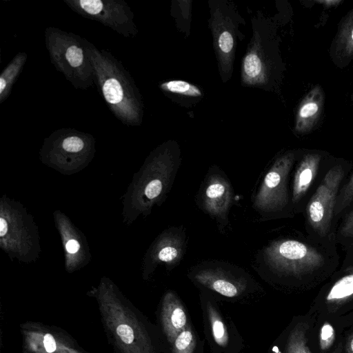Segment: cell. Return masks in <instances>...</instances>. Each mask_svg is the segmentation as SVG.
Wrapping results in <instances>:
<instances>
[{
    "label": "cell",
    "instance_id": "6da1fadb",
    "mask_svg": "<svg viewBox=\"0 0 353 353\" xmlns=\"http://www.w3.org/2000/svg\"><path fill=\"white\" fill-rule=\"evenodd\" d=\"M337 245L335 239L321 241L300 233L272 243L265 256L283 288L304 292L325 283L338 270Z\"/></svg>",
    "mask_w": 353,
    "mask_h": 353
},
{
    "label": "cell",
    "instance_id": "7a4b0ae2",
    "mask_svg": "<svg viewBox=\"0 0 353 353\" xmlns=\"http://www.w3.org/2000/svg\"><path fill=\"white\" fill-rule=\"evenodd\" d=\"M95 83L114 115L123 123L138 125L142 121L143 103L132 79L121 63L106 51L85 40Z\"/></svg>",
    "mask_w": 353,
    "mask_h": 353
},
{
    "label": "cell",
    "instance_id": "3957f363",
    "mask_svg": "<svg viewBox=\"0 0 353 353\" xmlns=\"http://www.w3.org/2000/svg\"><path fill=\"white\" fill-rule=\"evenodd\" d=\"M352 166V162L341 159L330 163L303 212L307 235L321 241L336 240V199Z\"/></svg>",
    "mask_w": 353,
    "mask_h": 353
},
{
    "label": "cell",
    "instance_id": "277c9868",
    "mask_svg": "<svg viewBox=\"0 0 353 353\" xmlns=\"http://www.w3.org/2000/svg\"><path fill=\"white\" fill-rule=\"evenodd\" d=\"M252 36L241 63V84L272 90L279 75L273 27L261 12L252 17Z\"/></svg>",
    "mask_w": 353,
    "mask_h": 353
},
{
    "label": "cell",
    "instance_id": "5b68a950",
    "mask_svg": "<svg viewBox=\"0 0 353 353\" xmlns=\"http://www.w3.org/2000/svg\"><path fill=\"white\" fill-rule=\"evenodd\" d=\"M45 37L52 63L76 88L87 89L95 83L85 39L52 27L46 30Z\"/></svg>",
    "mask_w": 353,
    "mask_h": 353
},
{
    "label": "cell",
    "instance_id": "8992f818",
    "mask_svg": "<svg viewBox=\"0 0 353 353\" xmlns=\"http://www.w3.org/2000/svg\"><path fill=\"white\" fill-rule=\"evenodd\" d=\"M212 32L219 75L223 83L232 77L238 39H242L240 26L245 21L235 6L225 0L209 1Z\"/></svg>",
    "mask_w": 353,
    "mask_h": 353
},
{
    "label": "cell",
    "instance_id": "52a82bcc",
    "mask_svg": "<svg viewBox=\"0 0 353 353\" xmlns=\"http://www.w3.org/2000/svg\"><path fill=\"white\" fill-rule=\"evenodd\" d=\"M199 300L203 332L211 353H241L245 347V341L218 299L201 291Z\"/></svg>",
    "mask_w": 353,
    "mask_h": 353
},
{
    "label": "cell",
    "instance_id": "ba28073f",
    "mask_svg": "<svg viewBox=\"0 0 353 353\" xmlns=\"http://www.w3.org/2000/svg\"><path fill=\"white\" fill-rule=\"evenodd\" d=\"M301 152L288 150L278 157L266 174L256 195V206L267 212H287L293 216L288 178Z\"/></svg>",
    "mask_w": 353,
    "mask_h": 353
},
{
    "label": "cell",
    "instance_id": "9c48e42d",
    "mask_svg": "<svg viewBox=\"0 0 353 353\" xmlns=\"http://www.w3.org/2000/svg\"><path fill=\"white\" fill-rule=\"evenodd\" d=\"M192 279L201 291L232 303L251 304L262 296V290L246 277L220 270H200Z\"/></svg>",
    "mask_w": 353,
    "mask_h": 353
},
{
    "label": "cell",
    "instance_id": "30bf717a",
    "mask_svg": "<svg viewBox=\"0 0 353 353\" xmlns=\"http://www.w3.org/2000/svg\"><path fill=\"white\" fill-rule=\"evenodd\" d=\"M353 310V266L341 265L323 283L307 314L341 316Z\"/></svg>",
    "mask_w": 353,
    "mask_h": 353
},
{
    "label": "cell",
    "instance_id": "8fae6325",
    "mask_svg": "<svg viewBox=\"0 0 353 353\" xmlns=\"http://www.w3.org/2000/svg\"><path fill=\"white\" fill-rule=\"evenodd\" d=\"M331 162L330 158L320 151L301 153L295 163L291 185L293 214L304 212Z\"/></svg>",
    "mask_w": 353,
    "mask_h": 353
},
{
    "label": "cell",
    "instance_id": "7c38bea8",
    "mask_svg": "<svg viewBox=\"0 0 353 353\" xmlns=\"http://www.w3.org/2000/svg\"><path fill=\"white\" fill-rule=\"evenodd\" d=\"M65 2L83 17L97 21L125 37L137 32L132 12L124 1L68 0Z\"/></svg>",
    "mask_w": 353,
    "mask_h": 353
},
{
    "label": "cell",
    "instance_id": "4fadbf2b",
    "mask_svg": "<svg viewBox=\"0 0 353 353\" xmlns=\"http://www.w3.org/2000/svg\"><path fill=\"white\" fill-rule=\"evenodd\" d=\"M309 316L308 345L312 353H343L342 316Z\"/></svg>",
    "mask_w": 353,
    "mask_h": 353
},
{
    "label": "cell",
    "instance_id": "5bb4252c",
    "mask_svg": "<svg viewBox=\"0 0 353 353\" xmlns=\"http://www.w3.org/2000/svg\"><path fill=\"white\" fill-rule=\"evenodd\" d=\"M310 325L307 314L294 316L270 346L268 353H312L308 345Z\"/></svg>",
    "mask_w": 353,
    "mask_h": 353
},
{
    "label": "cell",
    "instance_id": "9a60e30c",
    "mask_svg": "<svg viewBox=\"0 0 353 353\" xmlns=\"http://www.w3.org/2000/svg\"><path fill=\"white\" fill-rule=\"evenodd\" d=\"M190 323L191 319L181 299L172 291L167 292L163 301L161 324L169 346Z\"/></svg>",
    "mask_w": 353,
    "mask_h": 353
},
{
    "label": "cell",
    "instance_id": "2e32d148",
    "mask_svg": "<svg viewBox=\"0 0 353 353\" xmlns=\"http://www.w3.org/2000/svg\"><path fill=\"white\" fill-rule=\"evenodd\" d=\"M324 95L319 85L314 87L301 101L295 121V132H310L319 121L323 110Z\"/></svg>",
    "mask_w": 353,
    "mask_h": 353
},
{
    "label": "cell",
    "instance_id": "e0dca14e",
    "mask_svg": "<svg viewBox=\"0 0 353 353\" xmlns=\"http://www.w3.org/2000/svg\"><path fill=\"white\" fill-rule=\"evenodd\" d=\"M334 50L335 56L340 59H353V9L345 17L339 27Z\"/></svg>",
    "mask_w": 353,
    "mask_h": 353
},
{
    "label": "cell",
    "instance_id": "ac0fdd59",
    "mask_svg": "<svg viewBox=\"0 0 353 353\" xmlns=\"http://www.w3.org/2000/svg\"><path fill=\"white\" fill-rule=\"evenodd\" d=\"M203 341H201L196 330L190 323L175 337L170 345V353H203Z\"/></svg>",
    "mask_w": 353,
    "mask_h": 353
},
{
    "label": "cell",
    "instance_id": "d6986e66",
    "mask_svg": "<svg viewBox=\"0 0 353 353\" xmlns=\"http://www.w3.org/2000/svg\"><path fill=\"white\" fill-rule=\"evenodd\" d=\"M205 197L206 208L210 212L223 213L229 202L228 185L221 180H214L205 189Z\"/></svg>",
    "mask_w": 353,
    "mask_h": 353
},
{
    "label": "cell",
    "instance_id": "ffe728a7",
    "mask_svg": "<svg viewBox=\"0 0 353 353\" xmlns=\"http://www.w3.org/2000/svg\"><path fill=\"white\" fill-rule=\"evenodd\" d=\"M24 52L19 53L4 69L0 76V101L2 103L10 94L12 84L21 72L27 59Z\"/></svg>",
    "mask_w": 353,
    "mask_h": 353
},
{
    "label": "cell",
    "instance_id": "44dd1931",
    "mask_svg": "<svg viewBox=\"0 0 353 353\" xmlns=\"http://www.w3.org/2000/svg\"><path fill=\"white\" fill-rule=\"evenodd\" d=\"M353 205V162L352 168L338 194L334 210L336 225L343 214Z\"/></svg>",
    "mask_w": 353,
    "mask_h": 353
},
{
    "label": "cell",
    "instance_id": "7402d4cb",
    "mask_svg": "<svg viewBox=\"0 0 353 353\" xmlns=\"http://www.w3.org/2000/svg\"><path fill=\"white\" fill-rule=\"evenodd\" d=\"M336 240L344 252L353 245V205L339 220L336 230Z\"/></svg>",
    "mask_w": 353,
    "mask_h": 353
},
{
    "label": "cell",
    "instance_id": "603a6c76",
    "mask_svg": "<svg viewBox=\"0 0 353 353\" xmlns=\"http://www.w3.org/2000/svg\"><path fill=\"white\" fill-rule=\"evenodd\" d=\"M160 88L165 92L187 98H200L203 93L196 85L183 80H171L162 83Z\"/></svg>",
    "mask_w": 353,
    "mask_h": 353
},
{
    "label": "cell",
    "instance_id": "cb8c5ba5",
    "mask_svg": "<svg viewBox=\"0 0 353 353\" xmlns=\"http://www.w3.org/2000/svg\"><path fill=\"white\" fill-rule=\"evenodd\" d=\"M341 316L343 325V353H353V310Z\"/></svg>",
    "mask_w": 353,
    "mask_h": 353
},
{
    "label": "cell",
    "instance_id": "d4e9b609",
    "mask_svg": "<svg viewBox=\"0 0 353 353\" xmlns=\"http://www.w3.org/2000/svg\"><path fill=\"white\" fill-rule=\"evenodd\" d=\"M172 11L179 14H174L176 21L180 28L184 26L185 22L189 26L191 21V1H172Z\"/></svg>",
    "mask_w": 353,
    "mask_h": 353
},
{
    "label": "cell",
    "instance_id": "484cf974",
    "mask_svg": "<svg viewBox=\"0 0 353 353\" xmlns=\"http://www.w3.org/2000/svg\"><path fill=\"white\" fill-rule=\"evenodd\" d=\"M179 250L174 245H167L163 247L158 253V258L163 262L174 261L179 256Z\"/></svg>",
    "mask_w": 353,
    "mask_h": 353
},
{
    "label": "cell",
    "instance_id": "4316f807",
    "mask_svg": "<svg viewBox=\"0 0 353 353\" xmlns=\"http://www.w3.org/2000/svg\"><path fill=\"white\" fill-rule=\"evenodd\" d=\"M163 181L159 179H155L150 181L145 188V194L149 199L157 198L162 192Z\"/></svg>",
    "mask_w": 353,
    "mask_h": 353
},
{
    "label": "cell",
    "instance_id": "83f0119b",
    "mask_svg": "<svg viewBox=\"0 0 353 353\" xmlns=\"http://www.w3.org/2000/svg\"><path fill=\"white\" fill-rule=\"evenodd\" d=\"M117 333L125 343L129 344L134 341V331L130 326L126 324L119 325L117 328Z\"/></svg>",
    "mask_w": 353,
    "mask_h": 353
},
{
    "label": "cell",
    "instance_id": "f1b7e54d",
    "mask_svg": "<svg viewBox=\"0 0 353 353\" xmlns=\"http://www.w3.org/2000/svg\"><path fill=\"white\" fill-rule=\"evenodd\" d=\"M43 344L47 352L52 353L55 351L57 345L54 339L50 334L44 336Z\"/></svg>",
    "mask_w": 353,
    "mask_h": 353
},
{
    "label": "cell",
    "instance_id": "f546056e",
    "mask_svg": "<svg viewBox=\"0 0 353 353\" xmlns=\"http://www.w3.org/2000/svg\"><path fill=\"white\" fill-rule=\"evenodd\" d=\"M341 265H352L353 266V245L347 248L345 252V257L343 260Z\"/></svg>",
    "mask_w": 353,
    "mask_h": 353
},
{
    "label": "cell",
    "instance_id": "4dcf8cb0",
    "mask_svg": "<svg viewBox=\"0 0 353 353\" xmlns=\"http://www.w3.org/2000/svg\"><path fill=\"white\" fill-rule=\"evenodd\" d=\"M80 248L79 243L74 239H71L66 243V249L69 253H76Z\"/></svg>",
    "mask_w": 353,
    "mask_h": 353
},
{
    "label": "cell",
    "instance_id": "1f68e13d",
    "mask_svg": "<svg viewBox=\"0 0 353 353\" xmlns=\"http://www.w3.org/2000/svg\"><path fill=\"white\" fill-rule=\"evenodd\" d=\"M8 231V224L5 219H0V236H3Z\"/></svg>",
    "mask_w": 353,
    "mask_h": 353
},
{
    "label": "cell",
    "instance_id": "d6a6232c",
    "mask_svg": "<svg viewBox=\"0 0 353 353\" xmlns=\"http://www.w3.org/2000/svg\"><path fill=\"white\" fill-rule=\"evenodd\" d=\"M316 2L323 4V6H326L327 7H331L332 6H337L339 3H341V1H328V0H324V1H317Z\"/></svg>",
    "mask_w": 353,
    "mask_h": 353
}]
</instances>
